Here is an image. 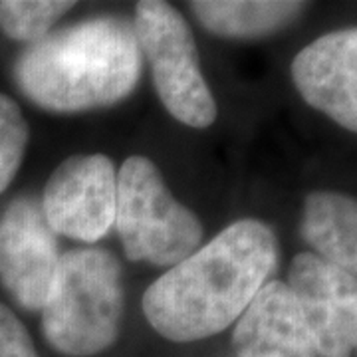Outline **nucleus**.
I'll return each mask as SVG.
<instances>
[{"mask_svg": "<svg viewBox=\"0 0 357 357\" xmlns=\"http://www.w3.org/2000/svg\"><path fill=\"white\" fill-rule=\"evenodd\" d=\"M276 260L274 230L258 218H241L157 278L143 294V314L171 342L211 337L243 316Z\"/></svg>", "mask_w": 357, "mask_h": 357, "instance_id": "f257e3e1", "label": "nucleus"}, {"mask_svg": "<svg viewBox=\"0 0 357 357\" xmlns=\"http://www.w3.org/2000/svg\"><path fill=\"white\" fill-rule=\"evenodd\" d=\"M14 76L28 100L56 114L107 107L126 100L141 76L133 24L89 18L34 42Z\"/></svg>", "mask_w": 357, "mask_h": 357, "instance_id": "f03ea898", "label": "nucleus"}, {"mask_svg": "<svg viewBox=\"0 0 357 357\" xmlns=\"http://www.w3.org/2000/svg\"><path fill=\"white\" fill-rule=\"evenodd\" d=\"M126 306L123 272L114 255L79 248L60 256L42 312L46 342L62 356L91 357L112 347Z\"/></svg>", "mask_w": 357, "mask_h": 357, "instance_id": "7ed1b4c3", "label": "nucleus"}, {"mask_svg": "<svg viewBox=\"0 0 357 357\" xmlns=\"http://www.w3.org/2000/svg\"><path fill=\"white\" fill-rule=\"evenodd\" d=\"M114 225L131 262L173 268L203 241L201 220L171 195L161 171L143 155L128 157L117 173Z\"/></svg>", "mask_w": 357, "mask_h": 357, "instance_id": "20e7f679", "label": "nucleus"}, {"mask_svg": "<svg viewBox=\"0 0 357 357\" xmlns=\"http://www.w3.org/2000/svg\"><path fill=\"white\" fill-rule=\"evenodd\" d=\"M133 30L167 112L189 128H211L218 107L203 77L199 50L187 20L169 2L143 0L135 6Z\"/></svg>", "mask_w": 357, "mask_h": 357, "instance_id": "39448f33", "label": "nucleus"}, {"mask_svg": "<svg viewBox=\"0 0 357 357\" xmlns=\"http://www.w3.org/2000/svg\"><path fill=\"white\" fill-rule=\"evenodd\" d=\"M115 192L117 175L107 155H72L48 178L40 206L54 234L93 244L114 225Z\"/></svg>", "mask_w": 357, "mask_h": 357, "instance_id": "423d86ee", "label": "nucleus"}, {"mask_svg": "<svg viewBox=\"0 0 357 357\" xmlns=\"http://www.w3.org/2000/svg\"><path fill=\"white\" fill-rule=\"evenodd\" d=\"M286 286L319 357H351L357 345L356 276L302 252L294 256Z\"/></svg>", "mask_w": 357, "mask_h": 357, "instance_id": "0eeeda50", "label": "nucleus"}, {"mask_svg": "<svg viewBox=\"0 0 357 357\" xmlns=\"http://www.w3.org/2000/svg\"><path fill=\"white\" fill-rule=\"evenodd\" d=\"M56 234L38 201L22 197L0 218V282L30 312L44 307L60 266Z\"/></svg>", "mask_w": 357, "mask_h": 357, "instance_id": "6e6552de", "label": "nucleus"}, {"mask_svg": "<svg viewBox=\"0 0 357 357\" xmlns=\"http://www.w3.org/2000/svg\"><path fill=\"white\" fill-rule=\"evenodd\" d=\"M300 96L337 126L357 131V30L344 28L314 40L292 62Z\"/></svg>", "mask_w": 357, "mask_h": 357, "instance_id": "1a4fd4ad", "label": "nucleus"}, {"mask_svg": "<svg viewBox=\"0 0 357 357\" xmlns=\"http://www.w3.org/2000/svg\"><path fill=\"white\" fill-rule=\"evenodd\" d=\"M232 344L238 357H319L290 288L266 282L236 319Z\"/></svg>", "mask_w": 357, "mask_h": 357, "instance_id": "9d476101", "label": "nucleus"}, {"mask_svg": "<svg viewBox=\"0 0 357 357\" xmlns=\"http://www.w3.org/2000/svg\"><path fill=\"white\" fill-rule=\"evenodd\" d=\"M302 236L324 262L356 276L357 204L351 197L328 191L307 195Z\"/></svg>", "mask_w": 357, "mask_h": 357, "instance_id": "9b49d317", "label": "nucleus"}, {"mask_svg": "<svg viewBox=\"0 0 357 357\" xmlns=\"http://www.w3.org/2000/svg\"><path fill=\"white\" fill-rule=\"evenodd\" d=\"M199 22L225 38H262L274 34L304 13V2L286 0H195Z\"/></svg>", "mask_w": 357, "mask_h": 357, "instance_id": "f8f14e48", "label": "nucleus"}, {"mask_svg": "<svg viewBox=\"0 0 357 357\" xmlns=\"http://www.w3.org/2000/svg\"><path fill=\"white\" fill-rule=\"evenodd\" d=\"M74 6L76 2L64 0H2L0 28L13 40L34 44Z\"/></svg>", "mask_w": 357, "mask_h": 357, "instance_id": "ddd939ff", "label": "nucleus"}, {"mask_svg": "<svg viewBox=\"0 0 357 357\" xmlns=\"http://www.w3.org/2000/svg\"><path fill=\"white\" fill-rule=\"evenodd\" d=\"M28 123L18 103L0 93V192L16 177L28 145Z\"/></svg>", "mask_w": 357, "mask_h": 357, "instance_id": "4468645a", "label": "nucleus"}, {"mask_svg": "<svg viewBox=\"0 0 357 357\" xmlns=\"http://www.w3.org/2000/svg\"><path fill=\"white\" fill-rule=\"evenodd\" d=\"M0 357H40L22 321L4 304H0Z\"/></svg>", "mask_w": 357, "mask_h": 357, "instance_id": "2eb2a0df", "label": "nucleus"}]
</instances>
